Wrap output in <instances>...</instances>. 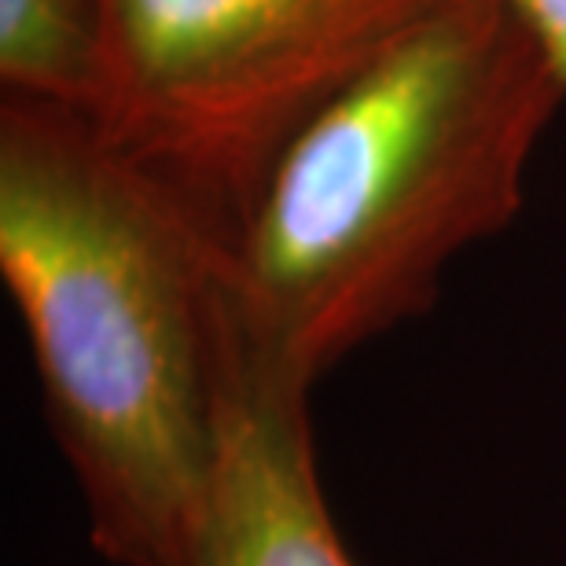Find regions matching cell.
Listing matches in <instances>:
<instances>
[{"instance_id": "obj_1", "label": "cell", "mask_w": 566, "mask_h": 566, "mask_svg": "<svg viewBox=\"0 0 566 566\" xmlns=\"http://www.w3.org/2000/svg\"><path fill=\"white\" fill-rule=\"evenodd\" d=\"M0 276L111 566H199L247 368L232 247L82 111L0 96Z\"/></svg>"}, {"instance_id": "obj_2", "label": "cell", "mask_w": 566, "mask_h": 566, "mask_svg": "<svg viewBox=\"0 0 566 566\" xmlns=\"http://www.w3.org/2000/svg\"><path fill=\"white\" fill-rule=\"evenodd\" d=\"M563 99L504 0H460L327 104L232 247L247 379L313 394L434 310L446 269L523 213Z\"/></svg>"}, {"instance_id": "obj_3", "label": "cell", "mask_w": 566, "mask_h": 566, "mask_svg": "<svg viewBox=\"0 0 566 566\" xmlns=\"http://www.w3.org/2000/svg\"><path fill=\"white\" fill-rule=\"evenodd\" d=\"M460 0H104L96 126L235 247L291 140Z\"/></svg>"}, {"instance_id": "obj_4", "label": "cell", "mask_w": 566, "mask_h": 566, "mask_svg": "<svg viewBox=\"0 0 566 566\" xmlns=\"http://www.w3.org/2000/svg\"><path fill=\"white\" fill-rule=\"evenodd\" d=\"M199 566H360L324 496L313 394L243 382Z\"/></svg>"}, {"instance_id": "obj_5", "label": "cell", "mask_w": 566, "mask_h": 566, "mask_svg": "<svg viewBox=\"0 0 566 566\" xmlns=\"http://www.w3.org/2000/svg\"><path fill=\"white\" fill-rule=\"evenodd\" d=\"M104 82V0H0V96L96 118Z\"/></svg>"}, {"instance_id": "obj_6", "label": "cell", "mask_w": 566, "mask_h": 566, "mask_svg": "<svg viewBox=\"0 0 566 566\" xmlns=\"http://www.w3.org/2000/svg\"><path fill=\"white\" fill-rule=\"evenodd\" d=\"M504 8L523 22L566 93V0H504Z\"/></svg>"}]
</instances>
